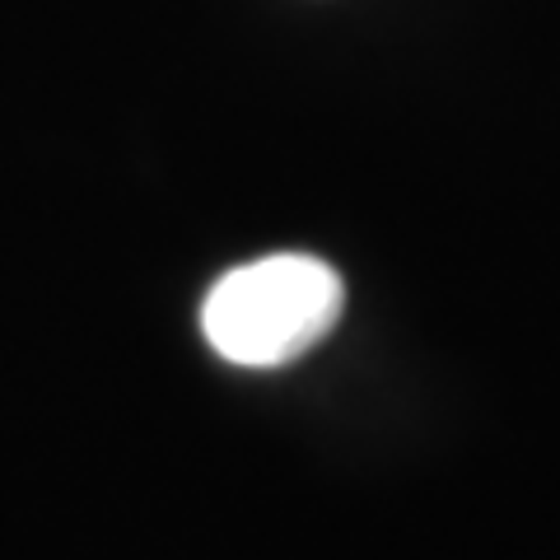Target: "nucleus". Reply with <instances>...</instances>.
<instances>
[{"label": "nucleus", "mask_w": 560, "mask_h": 560, "mask_svg": "<svg viewBox=\"0 0 560 560\" xmlns=\"http://www.w3.org/2000/svg\"><path fill=\"white\" fill-rule=\"evenodd\" d=\"M341 304L346 285L327 261L276 253L215 280L201 308V331L224 360L271 370L318 346L337 327Z\"/></svg>", "instance_id": "obj_1"}]
</instances>
